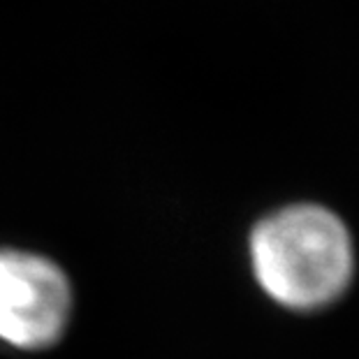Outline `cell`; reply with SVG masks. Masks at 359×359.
Instances as JSON below:
<instances>
[{
	"mask_svg": "<svg viewBox=\"0 0 359 359\" xmlns=\"http://www.w3.org/2000/svg\"><path fill=\"white\" fill-rule=\"evenodd\" d=\"M250 257L264 292L297 311L332 304L353 276L346 225L313 204L287 206L264 218L250 236Z\"/></svg>",
	"mask_w": 359,
	"mask_h": 359,
	"instance_id": "1",
	"label": "cell"
},
{
	"mask_svg": "<svg viewBox=\"0 0 359 359\" xmlns=\"http://www.w3.org/2000/svg\"><path fill=\"white\" fill-rule=\"evenodd\" d=\"M70 316V283L47 257L0 250V339L37 350L58 341Z\"/></svg>",
	"mask_w": 359,
	"mask_h": 359,
	"instance_id": "2",
	"label": "cell"
}]
</instances>
